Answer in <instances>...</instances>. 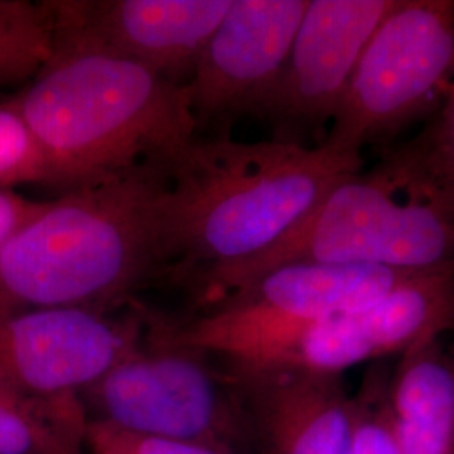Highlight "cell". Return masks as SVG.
<instances>
[{
    "mask_svg": "<svg viewBox=\"0 0 454 454\" xmlns=\"http://www.w3.org/2000/svg\"><path fill=\"white\" fill-rule=\"evenodd\" d=\"M227 373L262 453L348 454L354 395L343 389L340 375L293 369Z\"/></svg>",
    "mask_w": 454,
    "mask_h": 454,
    "instance_id": "cell-13",
    "label": "cell"
},
{
    "mask_svg": "<svg viewBox=\"0 0 454 454\" xmlns=\"http://www.w3.org/2000/svg\"><path fill=\"white\" fill-rule=\"evenodd\" d=\"M167 276L163 174L144 168L46 200L0 247V317L112 313Z\"/></svg>",
    "mask_w": 454,
    "mask_h": 454,
    "instance_id": "cell-2",
    "label": "cell"
},
{
    "mask_svg": "<svg viewBox=\"0 0 454 454\" xmlns=\"http://www.w3.org/2000/svg\"><path fill=\"white\" fill-rule=\"evenodd\" d=\"M309 0H232L182 84L195 137H229L254 118L288 58Z\"/></svg>",
    "mask_w": 454,
    "mask_h": 454,
    "instance_id": "cell-11",
    "label": "cell"
},
{
    "mask_svg": "<svg viewBox=\"0 0 454 454\" xmlns=\"http://www.w3.org/2000/svg\"><path fill=\"white\" fill-rule=\"evenodd\" d=\"M54 52L82 51L185 84L232 0H46Z\"/></svg>",
    "mask_w": 454,
    "mask_h": 454,
    "instance_id": "cell-12",
    "label": "cell"
},
{
    "mask_svg": "<svg viewBox=\"0 0 454 454\" xmlns=\"http://www.w3.org/2000/svg\"><path fill=\"white\" fill-rule=\"evenodd\" d=\"M294 262L454 268V204L384 153L371 170L340 180L271 247L199 278L191 288L200 309Z\"/></svg>",
    "mask_w": 454,
    "mask_h": 454,
    "instance_id": "cell-4",
    "label": "cell"
},
{
    "mask_svg": "<svg viewBox=\"0 0 454 454\" xmlns=\"http://www.w3.org/2000/svg\"><path fill=\"white\" fill-rule=\"evenodd\" d=\"M88 421L241 454L253 446L232 377L212 358L148 335L80 394Z\"/></svg>",
    "mask_w": 454,
    "mask_h": 454,
    "instance_id": "cell-6",
    "label": "cell"
},
{
    "mask_svg": "<svg viewBox=\"0 0 454 454\" xmlns=\"http://www.w3.org/2000/svg\"><path fill=\"white\" fill-rule=\"evenodd\" d=\"M454 82V0H397L358 58L325 138L362 155L438 110Z\"/></svg>",
    "mask_w": 454,
    "mask_h": 454,
    "instance_id": "cell-7",
    "label": "cell"
},
{
    "mask_svg": "<svg viewBox=\"0 0 454 454\" xmlns=\"http://www.w3.org/2000/svg\"><path fill=\"white\" fill-rule=\"evenodd\" d=\"M52 54L48 2L0 0V88L33 82Z\"/></svg>",
    "mask_w": 454,
    "mask_h": 454,
    "instance_id": "cell-16",
    "label": "cell"
},
{
    "mask_svg": "<svg viewBox=\"0 0 454 454\" xmlns=\"http://www.w3.org/2000/svg\"><path fill=\"white\" fill-rule=\"evenodd\" d=\"M397 0H309L292 48L254 118L276 142L305 145L332 125L358 58Z\"/></svg>",
    "mask_w": 454,
    "mask_h": 454,
    "instance_id": "cell-10",
    "label": "cell"
},
{
    "mask_svg": "<svg viewBox=\"0 0 454 454\" xmlns=\"http://www.w3.org/2000/svg\"><path fill=\"white\" fill-rule=\"evenodd\" d=\"M448 332H454V268L414 276L372 303L317 322L229 372L293 369L341 375L364 362L404 356Z\"/></svg>",
    "mask_w": 454,
    "mask_h": 454,
    "instance_id": "cell-8",
    "label": "cell"
},
{
    "mask_svg": "<svg viewBox=\"0 0 454 454\" xmlns=\"http://www.w3.org/2000/svg\"><path fill=\"white\" fill-rule=\"evenodd\" d=\"M144 337L140 305L120 318L82 309L0 317V384L39 403L74 401Z\"/></svg>",
    "mask_w": 454,
    "mask_h": 454,
    "instance_id": "cell-9",
    "label": "cell"
},
{
    "mask_svg": "<svg viewBox=\"0 0 454 454\" xmlns=\"http://www.w3.org/2000/svg\"><path fill=\"white\" fill-rule=\"evenodd\" d=\"M84 450L86 454H227L195 442L140 436L95 421L86 424Z\"/></svg>",
    "mask_w": 454,
    "mask_h": 454,
    "instance_id": "cell-20",
    "label": "cell"
},
{
    "mask_svg": "<svg viewBox=\"0 0 454 454\" xmlns=\"http://www.w3.org/2000/svg\"><path fill=\"white\" fill-rule=\"evenodd\" d=\"M441 339L401 356L390 379L403 454H454V352Z\"/></svg>",
    "mask_w": 454,
    "mask_h": 454,
    "instance_id": "cell-14",
    "label": "cell"
},
{
    "mask_svg": "<svg viewBox=\"0 0 454 454\" xmlns=\"http://www.w3.org/2000/svg\"><path fill=\"white\" fill-rule=\"evenodd\" d=\"M80 399L39 403L0 384V454H86Z\"/></svg>",
    "mask_w": 454,
    "mask_h": 454,
    "instance_id": "cell-15",
    "label": "cell"
},
{
    "mask_svg": "<svg viewBox=\"0 0 454 454\" xmlns=\"http://www.w3.org/2000/svg\"><path fill=\"white\" fill-rule=\"evenodd\" d=\"M386 155L454 204V82L427 125L409 142L387 146Z\"/></svg>",
    "mask_w": 454,
    "mask_h": 454,
    "instance_id": "cell-17",
    "label": "cell"
},
{
    "mask_svg": "<svg viewBox=\"0 0 454 454\" xmlns=\"http://www.w3.org/2000/svg\"><path fill=\"white\" fill-rule=\"evenodd\" d=\"M44 206L46 200H33L16 191H0V247Z\"/></svg>",
    "mask_w": 454,
    "mask_h": 454,
    "instance_id": "cell-21",
    "label": "cell"
},
{
    "mask_svg": "<svg viewBox=\"0 0 454 454\" xmlns=\"http://www.w3.org/2000/svg\"><path fill=\"white\" fill-rule=\"evenodd\" d=\"M362 163L326 142L195 137L162 170L167 276L192 286L258 256Z\"/></svg>",
    "mask_w": 454,
    "mask_h": 454,
    "instance_id": "cell-1",
    "label": "cell"
},
{
    "mask_svg": "<svg viewBox=\"0 0 454 454\" xmlns=\"http://www.w3.org/2000/svg\"><path fill=\"white\" fill-rule=\"evenodd\" d=\"M12 101L63 194L163 170L195 138L182 84L108 54L54 52Z\"/></svg>",
    "mask_w": 454,
    "mask_h": 454,
    "instance_id": "cell-3",
    "label": "cell"
},
{
    "mask_svg": "<svg viewBox=\"0 0 454 454\" xmlns=\"http://www.w3.org/2000/svg\"><path fill=\"white\" fill-rule=\"evenodd\" d=\"M41 184L54 187L48 160L12 99L0 103V191Z\"/></svg>",
    "mask_w": 454,
    "mask_h": 454,
    "instance_id": "cell-19",
    "label": "cell"
},
{
    "mask_svg": "<svg viewBox=\"0 0 454 454\" xmlns=\"http://www.w3.org/2000/svg\"><path fill=\"white\" fill-rule=\"evenodd\" d=\"M348 454H403L390 401V379L384 373H371L354 395Z\"/></svg>",
    "mask_w": 454,
    "mask_h": 454,
    "instance_id": "cell-18",
    "label": "cell"
},
{
    "mask_svg": "<svg viewBox=\"0 0 454 454\" xmlns=\"http://www.w3.org/2000/svg\"><path fill=\"white\" fill-rule=\"evenodd\" d=\"M421 273L426 271L294 262L227 293L191 318L167 320L144 309L142 313L152 337L217 358L232 371L311 325L362 309Z\"/></svg>",
    "mask_w": 454,
    "mask_h": 454,
    "instance_id": "cell-5",
    "label": "cell"
}]
</instances>
